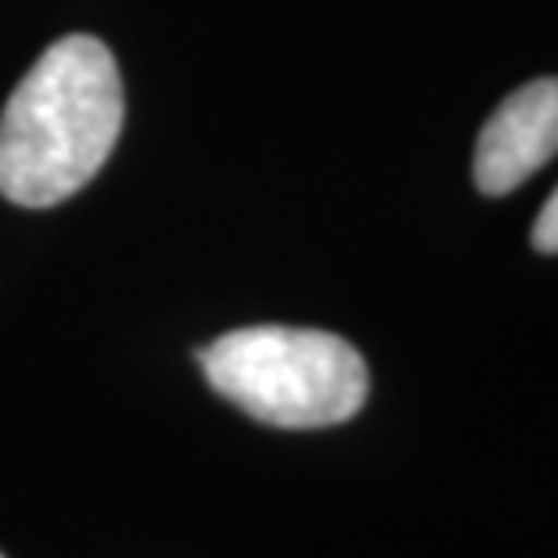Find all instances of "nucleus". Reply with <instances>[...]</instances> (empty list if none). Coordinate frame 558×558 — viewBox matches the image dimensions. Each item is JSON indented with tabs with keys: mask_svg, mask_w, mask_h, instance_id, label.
I'll use <instances>...</instances> for the list:
<instances>
[{
	"mask_svg": "<svg viewBox=\"0 0 558 558\" xmlns=\"http://www.w3.org/2000/svg\"><path fill=\"white\" fill-rule=\"evenodd\" d=\"M123 130V80L94 37H65L40 54L0 116V195L58 206L90 184Z\"/></svg>",
	"mask_w": 558,
	"mask_h": 558,
	"instance_id": "nucleus-1",
	"label": "nucleus"
},
{
	"mask_svg": "<svg viewBox=\"0 0 558 558\" xmlns=\"http://www.w3.org/2000/svg\"><path fill=\"white\" fill-rule=\"evenodd\" d=\"M223 400L275 429H328L367 400V364L347 339L317 328L256 325L198 353Z\"/></svg>",
	"mask_w": 558,
	"mask_h": 558,
	"instance_id": "nucleus-2",
	"label": "nucleus"
},
{
	"mask_svg": "<svg viewBox=\"0 0 558 558\" xmlns=\"http://www.w3.org/2000/svg\"><path fill=\"white\" fill-rule=\"evenodd\" d=\"M558 156V76L533 80L497 105L476 141L472 173L483 195H508Z\"/></svg>",
	"mask_w": 558,
	"mask_h": 558,
	"instance_id": "nucleus-3",
	"label": "nucleus"
},
{
	"mask_svg": "<svg viewBox=\"0 0 558 558\" xmlns=\"http://www.w3.org/2000/svg\"><path fill=\"white\" fill-rule=\"evenodd\" d=\"M533 248L548 256L558 253V187L551 192V198L544 202L537 223H533Z\"/></svg>",
	"mask_w": 558,
	"mask_h": 558,
	"instance_id": "nucleus-4",
	"label": "nucleus"
},
{
	"mask_svg": "<svg viewBox=\"0 0 558 558\" xmlns=\"http://www.w3.org/2000/svg\"><path fill=\"white\" fill-rule=\"evenodd\" d=\"M0 558H4V555H0Z\"/></svg>",
	"mask_w": 558,
	"mask_h": 558,
	"instance_id": "nucleus-5",
	"label": "nucleus"
}]
</instances>
